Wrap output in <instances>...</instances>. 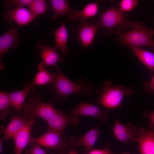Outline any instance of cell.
Returning <instances> with one entry per match:
<instances>
[{
    "label": "cell",
    "mask_w": 154,
    "mask_h": 154,
    "mask_svg": "<svg viewBox=\"0 0 154 154\" xmlns=\"http://www.w3.org/2000/svg\"><path fill=\"white\" fill-rule=\"evenodd\" d=\"M79 117L66 116L61 109L56 113L47 121V130L63 134L66 127L70 124L76 125L78 123Z\"/></svg>",
    "instance_id": "9c48e42d"
},
{
    "label": "cell",
    "mask_w": 154,
    "mask_h": 154,
    "mask_svg": "<svg viewBox=\"0 0 154 154\" xmlns=\"http://www.w3.org/2000/svg\"><path fill=\"white\" fill-rule=\"evenodd\" d=\"M110 145L108 143L105 147L101 149H92L87 154H114L111 151Z\"/></svg>",
    "instance_id": "f1b7e54d"
},
{
    "label": "cell",
    "mask_w": 154,
    "mask_h": 154,
    "mask_svg": "<svg viewBox=\"0 0 154 154\" xmlns=\"http://www.w3.org/2000/svg\"><path fill=\"white\" fill-rule=\"evenodd\" d=\"M3 140L2 139H0V153H1L2 151V147L3 144Z\"/></svg>",
    "instance_id": "d6a6232c"
},
{
    "label": "cell",
    "mask_w": 154,
    "mask_h": 154,
    "mask_svg": "<svg viewBox=\"0 0 154 154\" xmlns=\"http://www.w3.org/2000/svg\"><path fill=\"white\" fill-rule=\"evenodd\" d=\"M52 33L54 36L56 48L64 56L68 54L67 46L68 32L65 22L64 21L57 29H54Z\"/></svg>",
    "instance_id": "d6986e66"
},
{
    "label": "cell",
    "mask_w": 154,
    "mask_h": 154,
    "mask_svg": "<svg viewBox=\"0 0 154 154\" xmlns=\"http://www.w3.org/2000/svg\"><path fill=\"white\" fill-rule=\"evenodd\" d=\"M144 117H147L149 119V126L150 128L154 127V111H145L143 114Z\"/></svg>",
    "instance_id": "4dcf8cb0"
},
{
    "label": "cell",
    "mask_w": 154,
    "mask_h": 154,
    "mask_svg": "<svg viewBox=\"0 0 154 154\" xmlns=\"http://www.w3.org/2000/svg\"><path fill=\"white\" fill-rule=\"evenodd\" d=\"M50 3L53 12L52 20H54L58 17L66 15H69L70 19L73 15L75 9H72L68 0H51Z\"/></svg>",
    "instance_id": "44dd1931"
},
{
    "label": "cell",
    "mask_w": 154,
    "mask_h": 154,
    "mask_svg": "<svg viewBox=\"0 0 154 154\" xmlns=\"http://www.w3.org/2000/svg\"><path fill=\"white\" fill-rule=\"evenodd\" d=\"M53 104L52 101L49 103L42 102L41 96L36 93L29 98L24 105L23 109L24 112L46 121L57 111L53 107Z\"/></svg>",
    "instance_id": "5b68a950"
},
{
    "label": "cell",
    "mask_w": 154,
    "mask_h": 154,
    "mask_svg": "<svg viewBox=\"0 0 154 154\" xmlns=\"http://www.w3.org/2000/svg\"><path fill=\"white\" fill-rule=\"evenodd\" d=\"M98 98L95 103L109 109L120 107L123 97L125 95L130 96L134 93L133 89L122 84L113 85L110 80L106 81L96 91Z\"/></svg>",
    "instance_id": "7a4b0ae2"
},
{
    "label": "cell",
    "mask_w": 154,
    "mask_h": 154,
    "mask_svg": "<svg viewBox=\"0 0 154 154\" xmlns=\"http://www.w3.org/2000/svg\"><path fill=\"white\" fill-rule=\"evenodd\" d=\"M33 1V0H5L3 3L5 7V10H9L12 8L14 5L18 7L28 6Z\"/></svg>",
    "instance_id": "4316f807"
},
{
    "label": "cell",
    "mask_w": 154,
    "mask_h": 154,
    "mask_svg": "<svg viewBox=\"0 0 154 154\" xmlns=\"http://www.w3.org/2000/svg\"><path fill=\"white\" fill-rule=\"evenodd\" d=\"M143 87L144 92L150 93L154 95V74L150 80L144 82Z\"/></svg>",
    "instance_id": "f546056e"
},
{
    "label": "cell",
    "mask_w": 154,
    "mask_h": 154,
    "mask_svg": "<svg viewBox=\"0 0 154 154\" xmlns=\"http://www.w3.org/2000/svg\"><path fill=\"white\" fill-rule=\"evenodd\" d=\"M138 4L137 0H121L119 4L118 9L123 13L129 12L135 8Z\"/></svg>",
    "instance_id": "484cf974"
},
{
    "label": "cell",
    "mask_w": 154,
    "mask_h": 154,
    "mask_svg": "<svg viewBox=\"0 0 154 154\" xmlns=\"http://www.w3.org/2000/svg\"><path fill=\"white\" fill-rule=\"evenodd\" d=\"M100 133L96 125L81 137L76 138L70 136L68 139L69 147L76 148L82 145L85 148L84 154H87L92 149Z\"/></svg>",
    "instance_id": "5bb4252c"
},
{
    "label": "cell",
    "mask_w": 154,
    "mask_h": 154,
    "mask_svg": "<svg viewBox=\"0 0 154 154\" xmlns=\"http://www.w3.org/2000/svg\"><path fill=\"white\" fill-rule=\"evenodd\" d=\"M98 10L97 2L89 3L82 10L75 9V13L72 21L79 20L82 21H87L89 18L96 15L98 12Z\"/></svg>",
    "instance_id": "603a6c76"
},
{
    "label": "cell",
    "mask_w": 154,
    "mask_h": 154,
    "mask_svg": "<svg viewBox=\"0 0 154 154\" xmlns=\"http://www.w3.org/2000/svg\"><path fill=\"white\" fill-rule=\"evenodd\" d=\"M153 48V51H154V48Z\"/></svg>",
    "instance_id": "d590c367"
},
{
    "label": "cell",
    "mask_w": 154,
    "mask_h": 154,
    "mask_svg": "<svg viewBox=\"0 0 154 154\" xmlns=\"http://www.w3.org/2000/svg\"><path fill=\"white\" fill-rule=\"evenodd\" d=\"M36 86L33 82H26L22 89L9 92L11 105L13 111L18 113L20 112L26 99L30 94L34 92Z\"/></svg>",
    "instance_id": "ac0fdd59"
},
{
    "label": "cell",
    "mask_w": 154,
    "mask_h": 154,
    "mask_svg": "<svg viewBox=\"0 0 154 154\" xmlns=\"http://www.w3.org/2000/svg\"><path fill=\"white\" fill-rule=\"evenodd\" d=\"M19 27H11L5 33L0 37V69L3 70L5 67L2 62V57L6 51L10 48L16 49L20 46V37L17 32Z\"/></svg>",
    "instance_id": "4fadbf2b"
},
{
    "label": "cell",
    "mask_w": 154,
    "mask_h": 154,
    "mask_svg": "<svg viewBox=\"0 0 154 154\" xmlns=\"http://www.w3.org/2000/svg\"><path fill=\"white\" fill-rule=\"evenodd\" d=\"M98 28L97 22H88L76 20L72 28L76 40L80 41L83 47L86 48L93 42Z\"/></svg>",
    "instance_id": "52a82bcc"
},
{
    "label": "cell",
    "mask_w": 154,
    "mask_h": 154,
    "mask_svg": "<svg viewBox=\"0 0 154 154\" xmlns=\"http://www.w3.org/2000/svg\"><path fill=\"white\" fill-rule=\"evenodd\" d=\"M50 154H54V153H51Z\"/></svg>",
    "instance_id": "e575fe53"
},
{
    "label": "cell",
    "mask_w": 154,
    "mask_h": 154,
    "mask_svg": "<svg viewBox=\"0 0 154 154\" xmlns=\"http://www.w3.org/2000/svg\"><path fill=\"white\" fill-rule=\"evenodd\" d=\"M122 154H131L129 153H123Z\"/></svg>",
    "instance_id": "836d02e7"
},
{
    "label": "cell",
    "mask_w": 154,
    "mask_h": 154,
    "mask_svg": "<svg viewBox=\"0 0 154 154\" xmlns=\"http://www.w3.org/2000/svg\"><path fill=\"white\" fill-rule=\"evenodd\" d=\"M55 68L56 78L52 88L55 100H63L70 95L77 94L89 95L93 92L92 82L81 78L77 83L74 82L67 78L57 65Z\"/></svg>",
    "instance_id": "6da1fadb"
},
{
    "label": "cell",
    "mask_w": 154,
    "mask_h": 154,
    "mask_svg": "<svg viewBox=\"0 0 154 154\" xmlns=\"http://www.w3.org/2000/svg\"><path fill=\"white\" fill-rule=\"evenodd\" d=\"M35 142L48 149L54 150L56 154H65L69 147L68 139L64 133L47 130L36 138Z\"/></svg>",
    "instance_id": "8992f818"
},
{
    "label": "cell",
    "mask_w": 154,
    "mask_h": 154,
    "mask_svg": "<svg viewBox=\"0 0 154 154\" xmlns=\"http://www.w3.org/2000/svg\"><path fill=\"white\" fill-rule=\"evenodd\" d=\"M68 154H78L76 150V148H71Z\"/></svg>",
    "instance_id": "1f68e13d"
},
{
    "label": "cell",
    "mask_w": 154,
    "mask_h": 154,
    "mask_svg": "<svg viewBox=\"0 0 154 154\" xmlns=\"http://www.w3.org/2000/svg\"><path fill=\"white\" fill-rule=\"evenodd\" d=\"M133 142L138 143L141 154H154V127L149 130L140 129L137 135L133 139Z\"/></svg>",
    "instance_id": "2e32d148"
},
{
    "label": "cell",
    "mask_w": 154,
    "mask_h": 154,
    "mask_svg": "<svg viewBox=\"0 0 154 154\" xmlns=\"http://www.w3.org/2000/svg\"><path fill=\"white\" fill-rule=\"evenodd\" d=\"M136 56L151 72H154V53L145 50L141 47L128 46Z\"/></svg>",
    "instance_id": "7402d4cb"
},
{
    "label": "cell",
    "mask_w": 154,
    "mask_h": 154,
    "mask_svg": "<svg viewBox=\"0 0 154 154\" xmlns=\"http://www.w3.org/2000/svg\"><path fill=\"white\" fill-rule=\"evenodd\" d=\"M29 145L25 154H47L46 150L36 143L34 142Z\"/></svg>",
    "instance_id": "83f0119b"
},
{
    "label": "cell",
    "mask_w": 154,
    "mask_h": 154,
    "mask_svg": "<svg viewBox=\"0 0 154 154\" xmlns=\"http://www.w3.org/2000/svg\"><path fill=\"white\" fill-rule=\"evenodd\" d=\"M37 69L39 71L36 74L33 82L36 86H43L45 85L54 84L56 75L48 71L47 66L43 62L40 63L37 65Z\"/></svg>",
    "instance_id": "ffe728a7"
},
{
    "label": "cell",
    "mask_w": 154,
    "mask_h": 154,
    "mask_svg": "<svg viewBox=\"0 0 154 154\" xmlns=\"http://www.w3.org/2000/svg\"><path fill=\"white\" fill-rule=\"evenodd\" d=\"M69 116L78 117L81 116H89L104 123L107 122L108 119V113L106 110L102 109L100 106L87 102L80 103L71 109Z\"/></svg>",
    "instance_id": "ba28073f"
},
{
    "label": "cell",
    "mask_w": 154,
    "mask_h": 154,
    "mask_svg": "<svg viewBox=\"0 0 154 154\" xmlns=\"http://www.w3.org/2000/svg\"><path fill=\"white\" fill-rule=\"evenodd\" d=\"M36 123L35 117L33 116L27 124L13 138L15 154H22L27 145L35 142L36 138L31 134V130Z\"/></svg>",
    "instance_id": "8fae6325"
},
{
    "label": "cell",
    "mask_w": 154,
    "mask_h": 154,
    "mask_svg": "<svg viewBox=\"0 0 154 154\" xmlns=\"http://www.w3.org/2000/svg\"><path fill=\"white\" fill-rule=\"evenodd\" d=\"M126 16V13L112 6L101 13L100 19L96 21L98 29L104 36L113 34L116 28L127 30L131 26V22Z\"/></svg>",
    "instance_id": "277c9868"
},
{
    "label": "cell",
    "mask_w": 154,
    "mask_h": 154,
    "mask_svg": "<svg viewBox=\"0 0 154 154\" xmlns=\"http://www.w3.org/2000/svg\"><path fill=\"white\" fill-rule=\"evenodd\" d=\"M29 9L36 17L44 13L47 9L45 0H33L28 6Z\"/></svg>",
    "instance_id": "d4e9b609"
},
{
    "label": "cell",
    "mask_w": 154,
    "mask_h": 154,
    "mask_svg": "<svg viewBox=\"0 0 154 154\" xmlns=\"http://www.w3.org/2000/svg\"><path fill=\"white\" fill-rule=\"evenodd\" d=\"M11 106L9 92L0 91V120L2 121L7 116Z\"/></svg>",
    "instance_id": "cb8c5ba5"
},
{
    "label": "cell",
    "mask_w": 154,
    "mask_h": 154,
    "mask_svg": "<svg viewBox=\"0 0 154 154\" xmlns=\"http://www.w3.org/2000/svg\"><path fill=\"white\" fill-rule=\"evenodd\" d=\"M139 129L136 125L132 123L122 124L116 117L112 129L116 138L127 144L132 142L133 139L137 135Z\"/></svg>",
    "instance_id": "7c38bea8"
},
{
    "label": "cell",
    "mask_w": 154,
    "mask_h": 154,
    "mask_svg": "<svg viewBox=\"0 0 154 154\" xmlns=\"http://www.w3.org/2000/svg\"><path fill=\"white\" fill-rule=\"evenodd\" d=\"M56 48L54 45L49 46L46 45L44 41L41 39L38 40L35 46L36 50L38 51L40 50V55L43 62L47 67H55L57 65L58 62L63 61V58L57 52Z\"/></svg>",
    "instance_id": "9a60e30c"
},
{
    "label": "cell",
    "mask_w": 154,
    "mask_h": 154,
    "mask_svg": "<svg viewBox=\"0 0 154 154\" xmlns=\"http://www.w3.org/2000/svg\"><path fill=\"white\" fill-rule=\"evenodd\" d=\"M33 116L25 112L13 116L4 130L3 140L13 138L29 123Z\"/></svg>",
    "instance_id": "e0dca14e"
},
{
    "label": "cell",
    "mask_w": 154,
    "mask_h": 154,
    "mask_svg": "<svg viewBox=\"0 0 154 154\" xmlns=\"http://www.w3.org/2000/svg\"><path fill=\"white\" fill-rule=\"evenodd\" d=\"M36 17L30 11L23 7H16L9 10H5L3 18L8 23L13 21L19 27L28 24Z\"/></svg>",
    "instance_id": "30bf717a"
},
{
    "label": "cell",
    "mask_w": 154,
    "mask_h": 154,
    "mask_svg": "<svg viewBox=\"0 0 154 154\" xmlns=\"http://www.w3.org/2000/svg\"><path fill=\"white\" fill-rule=\"evenodd\" d=\"M131 26L132 29L125 32L116 31L115 34L118 37L117 40L121 46L132 45L138 47L147 46L154 48V29H148L142 23L133 21Z\"/></svg>",
    "instance_id": "3957f363"
}]
</instances>
